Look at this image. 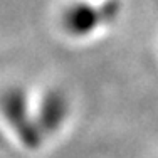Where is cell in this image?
Returning a JSON list of instances; mask_svg holds the SVG:
<instances>
[{
  "label": "cell",
  "instance_id": "obj_1",
  "mask_svg": "<svg viewBox=\"0 0 158 158\" xmlns=\"http://www.w3.org/2000/svg\"><path fill=\"white\" fill-rule=\"evenodd\" d=\"M0 111L25 148L37 150L42 145L46 136L37 119L29 113L27 98L22 89L9 88L0 93Z\"/></svg>",
  "mask_w": 158,
  "mask_h": 158
},
{
  "label": "cell",
  "instance_id": "obj_2",
  "mask_svg": "<svg viewBox=\"0 0 158 158\" xmlns=\"http://www.w3.org/2000/svg\"><path fill=\"white\" fill-rule=\"evenodd\" d=\"M67 114H69L67 98L61 91H49L40 103L39 114L35 119L42 130L44 136H47L51 133L54 135L64 125Z\"/></svg>",
  "mask_w": 158,
  "mask_h": 158
},
{
  "label": "cell",
  "instance_id": "obj_3",
  "mask_svg": "<svg viewBox=\"0 0 158 158\" xmlns=\"http://www.w3.org/2000/svg\"><path fill=\"white\" fill-rule=\"evenodd\" d=\"M99 22V15L94 9L88 5H74L67 10L66 15V27L69 32L76 34V35H84V34L91 32L93 27Z\"/></svg>",
  "mask_w": 158,
  "mask_h": 158
}]
</instances>
